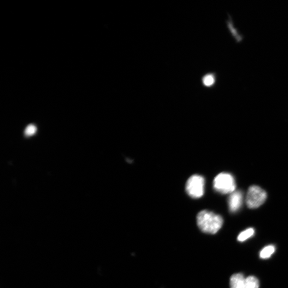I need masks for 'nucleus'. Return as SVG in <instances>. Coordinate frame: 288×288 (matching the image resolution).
<instances>
[{
	"label": "nucleus",
	"instance_id": "obj_4",
	"mask_svg": "<svg viewBox=\"0 0 288 288\" xmlns=\"http://www.w3.org/2000/svg\"><path fill=\"white\" fill-rule=\"evenodd\" d=\"M205 179L200 175L191 176L187 182L186 190L187 194L191 198H199L205 192Z\"/></svg>",
	"mask_w": 288,
	"mask_h": 288
},
{
	"label": "nucleus",
	"instance_id": "obj_9",
	"mask_svg": "<svg viewBox=\"0 0 288 288\" xmlns=\"http://www.w3.org/2000/svg\"><path fill=\"white\" fill-rule=\"evenodd\" d=\"M255 234V230L253 228H249V229L242 232L240 233L238 237L237 240L239 242H244L247 239L253 236Z\"/></svg>",
	"mask_w": 288,
	"mask_h": 288
},
{
	"label": "nucleus",
	"instance_id": "obj_1",
	"mask_svg": "<svg viewBox=\"0 0 288 288\" xmlns=\"http://www.w3.org/2000/svg\"><path fill=\"white\" fill-rule=\"evenodd\" d=\"M197 224L203 233L214 234L221 229L223 219L220 215L208 210H203L197 215Z\"/></svg>",
	"mask_w": 288,
	"mask_h": 288
},
{
	"label": "nucleus",
	"instance_id": "obj_6",
	"mask_svg": "<svg viewBox=\"0 0 288 288\" xmlns=\"http://www.w3.org/2000/svg\"><path fill=\"white\" fill-rule=\"evenodd\" d=\"M244 201L243 192L236 190L233 192L229 199V207L230 211L234 213L242 208Z\"/></svg>",
	"mask_w": 288,
	"mask_h": 288
},
{
	"label": "nucleus",
	"instance_id": "obj_7",
	"mask_svg": "<svg viewBox=\"0 0 288 288\" xmlns=\"http://www.w3.org/2000/svg\"><path fill=\"white\" fill-rule=\"evenodd\" d=\"M275 248L273 245H270L263 248L260 251V257L263 259L270 258L274 253Z\"/></svg>",
	"mask_w": 288,
	"mask_h": 288
},
{
	"label": "nucleus",
	"instance_id": "obj_5",
	"mask_svg": "<svg viewBox=\"0 0 288 288\" xmlns=\"http://www.w3.org/2000/svg\"><path fill=\"white\" fill-rule=\"evenodd\" d=\"M231 288H259L258 280L253 276L245 278L241 273L233 275L230 279Z\"/></svg>",
	"mask_w": 288,
	"mask_h": 288
},
{
	"label": "nucleus",
	"instance_id": "obj_3",
	"mask_svg": "<svg viewBox=\"0 0 288 288\" xmlns=\"http://www.w3.org/2000/svg\"><path fill=\"white\" fill-rule=\"evenodd\" d=\"M267 198V192L257 186L250 187L246 196V204L250 209L259 207L266 202Z\"/></svg>",
	"mask_w": 288,
	"mask_h": 288
},
{
	"label": "nucleus",
	"instance_id": "obj_10",
	"mask_svg": "<svg viewBox=\"0 0 288 288\" xmlns=\"http://www.w3.org/2000/svg\"><path fill=\"white\" fill-rule=\"evenodd\" d=\"M36 131H37V127L34 125H30L27 127L25 134L27 136H31L35 133Z\"/></svg>",
	"mask_w": 288,
	"mask_h": 288
},
{
	"label": "nucleus",
	"instance_id": "obj_8",
	"mask_svg": "<svg viewBox=\"0 0 288 288\" xmlns=\"http://www.w3.org/2000/svg\"><path fill=\"white\" fill-rule=\"evenodd\" d=\"M202 81L204 86L211 87L214 85L215 76L213 74H207L203 77Z\"/></svg>",
	"mask_w": 288,
	"mask_h": 288
},
{
	"label": "nucleus",
	"instance_id": "obj_2",
	"mask_svg": "<svg viewBox=\"0 0 288 288\" xmlns=\"http://www.w3.org/2000/svg\"><path fill=\"white\" fill-rule=\"evenodd\" d=\"M213 187L222 194H231L235 191V181L233 176L228 173H221L214 179Z\"/></svg>",
	"mask_w": 288,
	"mask_h": 288
}]
</instances>
